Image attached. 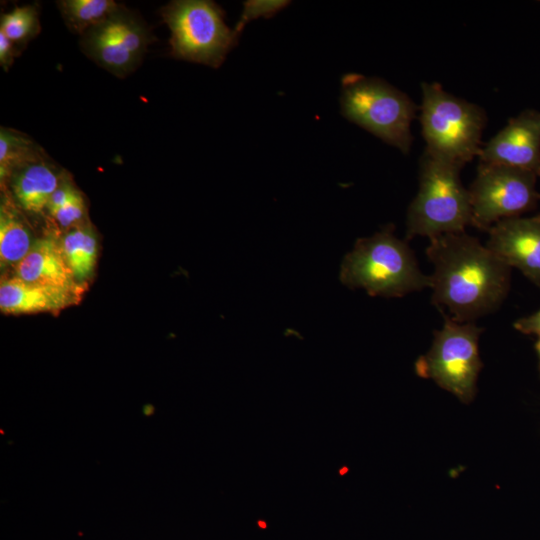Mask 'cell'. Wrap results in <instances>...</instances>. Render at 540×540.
I'll return each instance as SVG.
<instances>
[{"label":"cell","mask_w":540,"mask_h":540,"mask_svg":"<svg viewBox=\"0 0 540 540\" xmlns=\"http://www.w3.org/2000/svg\"><path fill=\"white\" fill-rule=\"evenodd\" d=\"M426 255L432 303L456 322H474L500 307L510 288V267L465 232L430 239Z\"/></svg>","instance_id":"cell-1"},{"label":"cell","mask_w":540,"mask_h":540,"mask_svg":"<svg viewBox=\"0 0 540 540\" xmlns=\"http://www.w3.org/2000/svg\"><path fill=\"white\" fill-rule=\"evenodd\" d=\"M340 281L351 289L362 288L371 296L402 297L430 287L407 240L388 224L370 237L357 239L344 257Z\"/></svg>","instance_id":"cell-2"},{"label":"cell","mask_w":540,"mask_h":540,"mask_svg":"<svg viewBox=\"0 0 540 540\" xmlns=\"http://www.w3.org/2000/svg\"><path fill=\"white\" fill-rule=\"evenodd\" d=\"M462 168L424 150L419 190L407 211L405 240L461 233L471 224L470 195L460 180Z\"/></svg>","instance_id":"cell-3"},{"label":"cell","mask_w":540,"mask_h":540,"mask_svg":"<svg viewBox=\"0 0 540 540\" xmlns=\"http://www.w3.org/2000/svg\"><path fill=\"white\" fill-rule=\"evenodd\" d=\"M340 105L347 120L409 153L418 106L404 92L382 79L350 73L342 78Z\"/></svg>","instance_id":"cell-4"},{"label":"cell","mask_w":540,"mask_h":540,"mask_svg":"<svg viewBox=\"0 0 540 540\" xmlns=\"http://www.w3.org/2000/svg\"><path fill=\"white\" fill-rule=\"evenodd\" d=\"M420 122L426 150L462 167L481 150L487 122L478 105L446 92L439 83H422Z\"/></svg>","instance_id":"cell-5"},{"label":"cell","mask_w":540,"mask_h":540,"mask_svg":"<svg viewBox=\"0 0 540 540\" xmlns=\"http://www.w3.org/2000/svg\"><path fill=\"white\" fill-rule=\"evenodd\" d=\"M171 36V56L219 68L239 37L224 20L222 8L209 0H176L161 9Z\"/></svg>","instance_id":"cell-6"},{"label":"cell","mask_w":540,"mask_h":540,"mask_svg":"<svg viewBox=\"0 0 540 540\" xmlns=\"http://www.w3.org/2000/svg\"><path fill=\"white\" fill-rule=\"evenodd\" d=\"M444 320L443 327L434 331L429 351L415 362V372L468 404L476 395L477 378L483 367L478 347L483 328L475 322H456L447 316Z\"/></svg>","instance_id":"cell-7"},{"label":"cell","mask_w":540,"mask_h":540,"mask_svg":"<svg viewBox=\"0 0 540 540\" xmlns=\"http://www.w3.org/2000/svg\"><path fill=\"white\" fill-rule=\"evenodd\" d=\"M536 179L537 176L529 171L480 162L468 189L470 225L488 232L497 222L520 217L532 210L540 199Z\"/></svg>","instance_id":"cell-8"},{"label":"cell","mask_w":540,"mask_h":540,"mask_svg":"<svg viewBox=\"0 0 540 540\" xmlns=\"http://www.w3.org/2000/svg\"><path fill=\"white\" fill-rule=\"evenodd\" d=\"M153 40L148 27L133 12L122 7L81 39L84 53L118 77L131 73L140 64Z\"/></svg>","instance_id":"cell-9"},{"label":"cell","mask_w":540,"mask_h":540,"mask_svg":"<svg viewBox=\"0 0 540 540\" xmlns=\"http://www.w3.org/2000/svg\"><path fill=\"white\" fill-rule=\"evenodd\" d=\"M482 163L522 169L540 176V112L526 109L481 147Z\"/></svg>","instance_id":"cell-10"},{"label":"cell","mask_w":540,"mask_h":540,"mask_svg":"<svg viewBox=\"0 0 540 540\" xmlns=\"http://www.w3.org/2000/svg\"><path fill=\"white\" fill-rule=\"evenodd\" d=\"M486 247L507 266L520 270L540 286V219L509 218L489 230Z\"/></svg>","instance_id":"cell-11"},{"label":"cell","mask_w":540,"mask_h":540,"mask_svg":"<svg viewBox=\"0 0 540 540\" xmlns=\"http://www.w3.org/2000/svg\"><path fill=\"white\" fill-rule=\"evenodd\" d=\"M54 221L45 236L34 241L28 254L14 267L15 276L22 280L60 289L76 296L83 292L64 258L61 237L55 229Z\"/></svg>","instance_id":"cell-12"},{"label":"cell","mask_w":540,"mask_h":540,"mask_svg":"<svg viewBox=\"0 0 540 540\" xmlns=\"http://www.w3.org/2000/svg\"><path fill=\"white\" fill-rule=\"evenodd\" d=\"M63 175L43 156L15 169L3 185L9 184L8 192L22 211L41 215Z\"/></svg>","instance_id":"cell-13"},{"label":"cell","mask_w":540,"mask_h":540,"mask_svg":"<svg viewBox=\"0 0 540 540\" xmlns=\"http://www.w3.org/2000/svg\"><path fill=\"white\" fill-rule=\"evenodd\" d=\"M79 300L72 293L26 282L17 276L0 285V309L5 314L60 311Z\"/></svg>","instance_id":"cell-14"},{"label":"cell","mask_w":540,"mask_h":540,"mask_svg":"<svg viewBox=\"0 0 540 540\" xmlns=\"http://www.w3.org/2000/svg\"><path fill=\"white\" fill-rule=\"evenodd\" d=\"M34 241L21 209L4 189L0 206L1 267H15L28 254Z\"/></svg>","instance_id":"cell-15"},{"label":"cell","mask_w":540,"mask_h":540,"mask_svg":"<svg viewBox=\"0 0 540 540\" xmlns=\"http://www.w3.org/2000/svg\"><path fill=\"white\" fill-rule=\"evenodd\" d=\"M64 258L76 281L89 278L97 262V240L90 226L80 223L69 228L61 238Z\"/></svg>","instance_id":"cell-16"},{"label":"cell","mask_w":540,"mask_h":540,"mask_svg":"<svg viewBox=\"0 0 540 540\" xmlns=\"http://www.w3.org/2000/svg\"><path fill=\"white\" fill-rule=\"evenodd\" d=\"M57 3L67 27L80 35L121 8L112 0H62Z\"/></svg>","instance_id":"cell-17"},{"label":"cell","mask_w":540,"mask_h":540,"mask_svg":"<svg viewBox=\"0 0 540 540\" xmlns=\"http://www.w3.org/2000/svg\"><path fill=\"white\" fill-rule=\"evenodd\" d=\"M45 156L26 135L13 129H0V178L3 185L18 167Z\"/></svg>","instance_id":"cell-18"},{"label":"cell","mask_w":540,"mask_h":540,"mask_svg":"<svg viewBox=\"0 0 540 540\" xmlns=\"http://www.w3.org/2000/svg\"><path fill=\"white\" fill-rule=\"evenodd\" d=\"M40 29L36 5L15 7L10 12L1 15L0 31L18 48L36 37Z\"/></svg>","instance_id":"cell-19"},{"label":"cell","mask_w":540,"mask_h":540,"mask_svg":"<svg viewBox=\"0 0 540 540\" xmlns=\"http://www.w3.org/2000/svg\"><path fill=\"white\" fill-rule=\"evenodd\" d=\"M291 2L286 0H248L243 3V10L240 19L233 28L240 37L244 27L251 21L258 18H271L279 11L287 7Z\"/></svg>","instance_id":"cell-20"},{"label":"cell","mask_w":540,"mask_h":540,"mask_svg":"<svg viewBox=\"0 0 540 540\" xmlns=\"http://www.w3.org/2000/svg\"><path fill=\"white\" fill-rule=\"evenodd\" d=\"M86 205L82 193L76 189L73 194L50 216L63 228H71L83 223Z\"/></svg>","instance_id":"cell-21"},{"label":"cell","mask_w":540,"mask_h":540,"mask_svg":"<svg viewBox=\"0 0 540 540\" xmlns=\"http://www.w3.org/2000/svg\"><path fill=\"white\" fill-rule=\"evenodd\" d=\"M19 48L0 31V64L7 71L13 64L14 58L19 55Z\"/></svg>","instance_id":"cell-22"},{"label":"cell","mask_w":540,"mask_h":540,"mask_svg":"<svg viewBox=\"0 0 540 540\" xmlns=\"http://www.w3.org/2000/svg\"><path fill=\"white\" fill-rule=\"evenodd\" d=\"M513 326L523 334H536L540 336V309L529 316L518 319L514 322Z\"/></svg>","instance_id":"cell-23"},{"label":"cell","mask_w":540,"mask_h":540,"mask_svg":"<svg viewBox=\"0 0 540 540\" xmlns=\"http://www.w3.org/2000/svg\"><path fill=\"white\" fill-rule=\"evenodd\" d=\"M535 350L537 352L538 359H539V372H540V336H539L537 342L535 343Z\"/></svg>","instance_id":"cell-24"},{"label":"cell","mask_w":540,"mask_h":540,"mask_svg":"<svg viewBox=\"0 0 540 540\" xmlns=\"http://www.w3.org/2000/svg\"><path fill=\"white\" fill-rule=\"evenodd\" d=\"M536 217L540 219V213L538 215H536Z\"/></svg>","instance_id":"cell-25"}]
</instances>
